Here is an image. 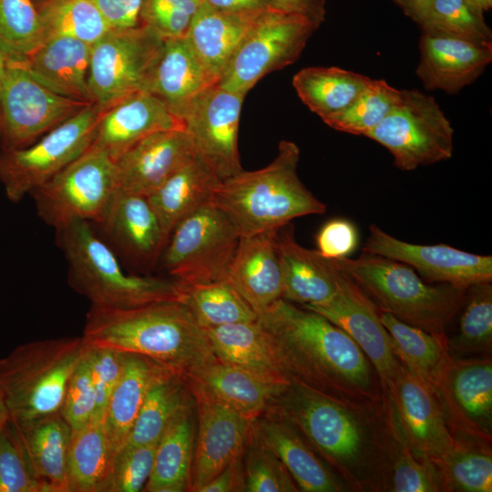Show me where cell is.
<instances>
[{
  "label": "cell",
  "instance_id": "6da1fadb",
  "mask_svg": "<svg viewBox=\"0 0 492 492\" xmlns=\"http://www.w3.org/2000/svg\"><path fill=\"white\" fill-rule=\"evenodd\" d=\"M294 425L350 491H388L396 435L388 403H343L290 384L266 410Z\"/></svg>",
  "mask_w": 492,
  "mask_h": 492
},
{
  "label": "cell",
  "instance_id": "7a4b0ae2",
  "mask_svg": "<svg viewBox=\"0 0 492 492\" xmlns=\"http://www.w3.org/2000/svg\"><path fill=\"white\" fill-rule=\"evenodd\" d=\"M257 321L290 384L352 405L384 401V389L370 360L345 332L322 314L282 298Z\"/></svg>",
  "mask_w": 492,
  "mask_h": 492
},
{
  "label": "cell",
  "instance_id": "3957f363",
  "mask_svg": "<svg viewBox=\"0 0 492 492\" xmlns=\"http://www.w3.org/2000/svg\"><path fill=\"white\" fill-rule=\"evenodd\" d=\"M81 337L90 346L142 355L184 378L217 360L206 329L179 301L131 308L91 304Z\"/></svg>",
  "mask_w": 492,
  "mask_h": 492
},
{
  "label": "cell",
  "instance_id": "277c9868",
  "mask_svg": "<svg viewBox=\"0 0 492 492\" xmlns=\"http://www.w3.org/2000/svg\"><path fill=\"white\" fill-rule=\"evenodd\" d=\"M300 149L282 140L274 159L262 169L220 181L211 203L232 222L241 237L278 231L293 219L323 214L325 205L298 175Z\"/></svg>",
  "mask_w": 492,
  "mask_h": 492
},
{
  "label": "cell",
  "instance_id": "5b68a950",
  "mask_svg": "<svg viewBox=\"0 0 492 492\" xmlns=\"http://www.w3.org/2000/svg\"><path fill=\"white\" fill-rule=\"evenodd\" d=\"M381 312L427 333L447 337L446 327L460 311L466 290L425 283L408 265L363 251L355 259L332 260Z\"/></svg>",
  "mask_w": 492,
  "mask_h": 492
},
{
  "label": "cell",
  "instance_id": "8992f818",
  "mask_svg": "<svg viewBox=\"0 0 492 492\" xmlns=\"http://www.w3.org/2000/svg\"><path fill=\"white\" fill-rule=\"evenodd\" d=\"M56 232L67 262L68 283L92 305L131 308L162 301L182 302L183 287L176 280L125 272L90 222L76 221Z\"/></svg>",
  "mask_w": 492,
  "mask_h": 492
},
{
  "label": "cell",
  "instance_id": "52a82bcc",
  "mask_svg": "<svg viewBox=\"0 0 492 492\" xmlns=\"http://www.w3.org/2000/svg\"><path fill=\"white\" fill-rule=\"evenodd\" d=\"M84 349L81 336L53 338L23 343L0 358V391L10 418L58 413Z\"/></svg>",
  "mask_w": 492,
  "mask_h": 492
},
{
  "label": "cell",
  "instance_id": "ba28073f",
  "mask_svg": "<svg viewBox=\"0 0 492 492\" xmlns=\"http://www.w3.org/2000/svg\"><path fill=\"white\" fill-rule=\"evenodd\" d=\"M107 108L93 103L32 144L0 151V181L7 198L20 201L91 147Z\"/></svg>",
  "mask_w": 492,
  "mask_h": 492
},
{
  "label": "cell",
  "instance_id": "9c48e42d",
  "mask_svg": "<svg viewBox=\"0 0 492 492\" xmlns=\"http://www.w3.org/2000/svg\"><path fill=\"white\" fill-rule=\"evenodd\" d=\"M117 190L115 160L89 148L31 195L38 216L56 231L76 221L99 223Z\"/></svg>",
  "mask_w": 492,
  "mask_h": 492
},
{
  "label": "cell",
  "instance_id": "30bf717a",
  "mask_svg": "<svg viewBox=\"0 0 492 492\" xmlns=\"http://www.w3.org/2000/svg\"><path fill=\"white\" fill-rule=\"evenodd\" d=\"M454 129L434 97L401 90V97L367 138L389 150L394 164L410 171L449 159Z\"/></svg>",
  "mask_w": 492,
  "mask_h": 492
},
{
  "label": "cell",
  "instance_id": "8fae6325",
  "mask_svg": "<svg viewBox=\"0 0 492 492\" xmlns=\"http://www.w3.org/2000/svg\"><path fill=\"white\" fill-rule=\"evenodd\" d=\"M240 238L229 218L210 202L178 223L160 260L182 284L224 280Z\"/></svg>",
  "mask_w": 492,
  "mask_h": 492
},
{
  "label": "cell",
  "instance_id": "7c38bea8",
  "mask_svg": "<svg viewBox=\"0 0 492 492\" xmlns=\"http://www.w3.org/2000/svg\"><path fill=\"white\" fill-rule=\"evenodd\" d=\"M317 28L298 15L275 9L261 13L217 84L246 96L264 76L294 63Z\"/></svg>",
  "mask_w": 492,
  "mask_h": 492
},
{
  "label": "cell",
  "instance_id": "4fadbf2b",
  "mask_svg": "<svg viewBox=\"0 0 492 492\" xmlns=\"http://www.w3.org/2000/svg\"><path fill=\"white\" fill-rule=\"evenodd\" d=\"M164 37L151 27L111 29L91 46L88 87L94 102L108 108L145 91L159 57Z\"/></svg>",
  "mask_w": 492,
  "mask_h": 492
},
{
  "label": "cell",
  "instance_id": "5bb4252c",
  "mask_svg": "<svg viewBox=\"0 0 492 492\" xmlns=\"http://www.w3.org/2000/svg\"><path fill=\"white\" fill-rule=\"evenodd\" d=\"M87 105L55 93L8 59L0 90L2 149L32 144Z\"/></svg>",
  "mask_w": 492,
  "mask_h": 492
},
{
  "label": "cell",
  "instance_id": "9a60e30c",
  "mask_svg": "<svg viewBox=\"0 0 492 492\" xmlns=\"http://www.w3.org/2000/svg\"><path fill=\"white\" fill-rule=\"evenodd\" d=\"M384 392L393 424L415 456L435 461L456 446L435 388L399 358Z\"/></svg>",
  "mask_w": 492,
  "mask_h": 492
},
{
  "label": "cell",
  "instance_id": "2e32d148",
  "mask_svg": "<svg viewBox=\"0 0 492 492\" xmlns=\"http://www.w3.org/2000/svg\"><path fill=\"white\" fill-rule=\"evenodd\" d=\"M435 390L454 438L460 443L491 446L490 356H452Z\"/></svg>",
  "mask_w": 492,
  "mask_h": 492
},
{
  "label": "cell",
  "instance_id": "e0dca14e",
  "mask_svg": "<svg viewBox=\"0 0 492 492\" xmlns=\"http://www.w3.org/2000/svg\"><path fill=\"white\" fill-rule=\"evenodd\" d=\"M244 97L214 84L193 97L179 116L196 154L220 181L242 170L238 135Z\"/></svg>",
  "mask_w": 492,
  "mask_h": 492
},
{
  "label": "cell",
  "instance_id": "ac0fdd59",
  "mask_svg": "<svg viewBox=\"0 0 492 492\" xmlns=\"http://www.w3.org/2000/svg\"><path fill=\"white\" fill-rule=\"evenodd\" d=\"M198 415L189 491L199 490L243 454L252 422L202 385L188 381Z\"/></svg>",
  "mask_w": 492,
  "mask_h": 492
},
{
  "label": "cell",
  "instance_id": "d6986e66",
  "mask_svg": "<svg viewBox=\"0 0 492 492\" xmlns=\"http://www.w3.org/2000/svg\"><path fill=\"white\" fill-rule=\"evenodd\" d=\"M363 251L405 263L430 282L467 289L492 281L491 255H479L446 244L422 245L401 241L375 224Z\"/></svg>",
  "mask_w": 492,
  "mask_h": 492
},
{
  "label": "cell",
  "instance_id": "ffe728a7",
  "mask_svg": "<svg viewBox=\"0 0 492 492\" xmlns=\"http://www.w3.org/2000/svg\"><path fill=\"white\" fill-rule=\"evenodd\" d=\"M336 281L338 292L330 302L302 307L322 314L345 332L370 360L384 389L395 370L398 357L390 335L380 321L379 310L338 268Z\"/></svg>",
  "mask_w": 492,
  "mask_h": 492
},
{
  "label": "cell",
  "instance_id": "44dd1931",
  "mask_svg": "<svg viewBox=\"0 0 492 492\" xmlns=\"http://www.w3.org/2000/svg\"><path fill=\"white\" fill-rule=\"evenodd\" d=\"M195 154L183 128L154 132L116 159L118 189L148 197Z\"/></svg>",
  "mask_w": 492,
  "mask_h": 492
},
{
  "label": "cell",
  "instance_id": "7402d4cb",
  "mask_svg": "<svg viewBox=\"0 0 492 492\" xmlns=\"http://www.w3.org/2000/svg\"><path fill=\"white\" fill-rule=\"evenodd\" d=\"M415 74L426 89L458 93L474 82L492 61V44L422 31Z\"/></svg>",
  "mask_w": 492,
  "mask_h": 492
},
{
  "label": "cell",
  "instance_id": "603a6c76",
  "mask_svg": "<svg viewBox=\"0 0 492 492\" xmlns=\"http://www.w3.org/2000/svg\"><path fill=\"white\" fill-rule=\"evenodd\" d=\"M251 432L279 458L299 491H349L307 439L286 419L264 412L253 420Z\"/></svg>",
  "mask_w": 492,
  "mask_h": 492
},
{
  "label": "cell",
  "instance_id": "cb8c5ba5",
  "mask_svg": "<svg viewBox=\"0 0 492 492\" xmlns=\"http://www.w3.org/2000/svg\"><path fill=\"white\" fill-rule=\"evenodd\" d=\"M171 128H183L181 121L161 100L139 91L105 110L90 148L105 152L116 161L145 137Z\"/></svg>",
  "mask_w": 492,
  "mask_h": 492
},
{
  "label": "cell",
  "instance_id": "d4e9b609",
  "mask_svg": "<svg viewBox=\"0 0 492 492\" xmlns=\"http://www.w3.org/2000/svg\"><path fill=\"white\" fill-rule=\"evenodd\" d=\"M111 241L133 264L150 268L167 239L147 197L118 189L99 222Z\"/></svg>",
  "mask_w": 492,
  "mask_h": 492
},
{
  "label": "cell",
  "instance_id": "484cf974",
  "mask_svg": "<svg viewBox=\"0 0 492 492\" xmlns=\"http://www.w3.org/2000/svg\"><path fill=\"white\" fill-rule=\"evenodd\" d=\"M276 233L241 237L224 277L258 315L282 298Z\"/></svg>",
  "mask_w": 492,
  "mask_h": 492
},
{
  "label": "cell",
  "instance_id": "4316f807",
  "mask_svg": "<svg viewBox=\"0 0 492 492\" xmlns=\"http://www.w3.org/2000/svg\"><path fill=\"white\" fill-rule=\"evenodd\" d=\"M282 280V299L302 306L322 305L338 292L337 268L315 250L300 245L291 223L276 233Z\"/></svg>",
  "mask_w": 492,
  "mask_h": 492
},
{
  "label": "cell",
  "instance_id": "83f0119b",
  "mask_svg": "<svg viewBox=\"0 0 492 492\" xmlns=\"http://www.w3.org/2000/svg\"><path fill=\"white\" fill-rule=\"evenodd\" d=\"M91 46L68 36L49 37L16 62L55 93L92 104L95 102L88 87Z\"/></svg>",
  "mask_w": 492,
  "mask_h": 492
},
{
  "label": "cell",
  "instance_id": "f1b7e54d",
  "mask_svg": "<svg viewBox=\"0 0 492 492\" xmlns=\"http://www.w3.org/2000/svg\"><path fill=\"white\" fill-rule=\"evenodd\" d=\"M214 84L217 81L184 36L165 38L145 92L161 100L179 118L193 97Z\"/></svg>",
  "mask_w": 492,
  "mask_h": 492
},
{
  "label": "cell",
  "instance_id": "f546056e",
  "mask_svg": "<svg viewBox=\"0 0 492 492\" xmlns=\"http://www.w3.org/2000/svg\"><path fill=\"white\" fill-rule=\"evenodd\" d=\"M220 179L195 154L147 199L168 240L183 219L210 203Z\"/></svg>",
  "mask_w": 492,
  "mask_h": 492
},
{
  "label": "cell",
  "instance_id": "4dcf8cb0",
  "mask_svg": "<svg viewBox=\"0 0 492 492\" xmlns=\"http://www.w3.org/2000/svg\"><path fill=\"white\" fill-rule=\"evenodd\" d=\"M170 373L174 372L151 359L126 354L102 422L116 453L125 445L149 389Z\"/></svg>",
  "mask_w": 492,
  "mask_h": 492
},
{
  "label": "cell",
  "instance_id": "1f68e13d",
  "mask_svg": "<svg viewBox=\"0 0 492 492\" xmlns=\"http://www.w3.org/2000/svg\"><path fill=\"white\" fill-rule=\"evenodd\" d=\"M261 14L224 13L200 3L184 37L217 82Z\"/></svg>",
  "mask_w": 492,
  "mask_h": 492
},
{
  "label": "cell",
  "instance_id": "d6a6232c",
  "mask_svg": "<svg viewBox=\"0 0 492 492\" xmlns=\"http://www.w3.org/2000/svg\"><path fill=\"white\" fill-rule=\"evenodd\" d=\"M13 423L43 491L68 492L67 464L72 429L61 414Z\"/></svg>",
  "mask_w": 492,
  "mask_h": 492
},
{
  "label": "cell",
  "instance_id": "836d02e7",
  "mask_svg": "<svg viewBox=\"0 0 492 492\" xmlns=\"http://www.w3.org/2000/svg\"><path fill=\"white\" fill-rule=\"evenodd\" d=\"M186 380L197 383L236 410L256 418L288 384H274L241 367L216 360Z\"/></svg>",
  "mask_w": 492,
  "mask_h": 492
},
{
  "label": "cell",
  "instance_id": "e575fe53",
  "mask_svg": "<svg viewBox=\"0 0 492 492\" xmlns=\"http://www.w3.org/2000/svg\"><path fill=\"white\" fill-rule=\"evenodd\" d=\"M206 331L217 360L245 369L266 381L290 384L258 321L224 324Z\"/></svg>",
  "mask_w": 492,
  "mask_h": 492
},
{
  "label": "cell",
  "instance_id": "d590c367",
  "mask_svg": "<svg viewBox=\"0 0 492 492\" xmlns=\"http://www.w3.org/2000/svg\"><path fill=\"white\" fill-rule=\"evenodd\" d=\"M193 407L177 416L158 441L152 471L143 491H189L194 448Z\"/></svg>",
  "mask_w": 492,
  "mask_h": 492
},
{
  "label": "cell",
  "instance_id": "8d00e7d4",
  "mask_svg": "<svg viewBox=\"0 0 492 492\" xmlns=\"http://www.w3.org/2000/svg\"><path fill=\"white\" fill-rule=\"evenodd\" d=\"M371 81L337 67H311L293 76L292 86L302 103L323 121L350 106Z\"/></svg>",
  "mask_w": 492,
  "mask_h": 492
},
{
  "label": "cell",
  "instance_id": "74e56055",
  "mask_svg": "<svg viewBox=\"0 0 492 492\" xmlns=\"http://www.w3.org/2000/svg\"><path fill=\"white\" fill-rule=\"evenodd\" d=\"M116 452L103 423L72 431L67 464L68 492H104Z\"/></svg>",
  "mask_w": 492,
  "mask_h": 492
},
{
  "label": "cell",
  "instance_id": "f35d334b",
  "mask_svg": "<svg viewBox=\"0 0 492 492\" xmlns=\"http://www.w3.org/2000/svg\"><path fill=\"white\" fill-rule=\"evenodd\" d=\"M194 405L187 380L169 374L149 389L123 446L157 444L169 425Z\"/></svg>",
  "mask_w": 492,
  "mask_h": 492
},
{
  "label": "cell",
  "instance_id": "ab89813d",
  "mask_svg": "<svg viewBox=\"0 0 492 492\" xmlns=\"http://www.w3.org/2000/svg\"><path fill=\"white\" fill-rule=\"evenodd\" d=\"M396 356L412 372L435 388L452 355L447 337L427 333L379 311Z\"/></svg>",
  "mask_w": 492,
  "mask_h": 492
},
{
  "label": "cell",
  "instance_id": "60d3db41",
  "mask_svg": "<svg viewBox=\"0 0 492 492\" xmlns=\"http://www.w3.org/2000/svg\"><path fill=\"white\" fill-rule=\"evenodd\" d=\"M180 283V282H179ZM184 302L199 323L211 328L236 323L255 322L258 313L226 281L182 284Z\"/></svg>",
  "mask_w": 492,
  "mask_h": 492
},
{
  "label": "cell",
  "instance_id": "b9f144b4",
  "mask_svg": "<svg viewBox=\"0 0 492 492\" xmlns=\"http://www.w3.org/2000/svg\"><path fill=\"white\" fill-rule=\"evenodd\" d=\"M458 331L447 338L453 357L490 356L492 348V285L484 282L470 286L461 307Z\"/></svg>",
  "mask_w": 492,
  "mask_h": 492
},
{
  "label": "cell",
  "instance_id": "7bdbcfd3",
  "mask_svg": "<svg viewBox=\"0 0 492 492\" xmlns=\"http://www.w3.org/2000/svg\"><path fill=\"white\" fill-rule=\"evenodd\" d=\"M36 5L44 40L68 36L93 45L111 30L92 0H42Z\"/></svg>",
  "mask_w": 492,
  "mask_h": 492
},
{
  "label": "cell",
  "instance_id": "ee69618b",
  "mask_svg": "<svg viewBox=\"0 0 492 492\" xmlns=\"http://www.w3.org/2000/svg\"><path fill=\"white\" fill-rule=\"evenodd\" d=\"M433 462L443 491H492L491 446L457 442L454 449Z\"/></svg>",
  "mask_w": 492,
  "mask_h": 492
},
{
  "label": "cell",
  "instance_id": "f6af8a7d",
  "mask_svg": "<svg viewBox=\"0 0 492 492\" xmlns=\"http://www.w3.org/2000/svg\"><path fill=\"white\" fill-rule=\"evenodd\" d=\"M400 97L401 90L384 80L372 79L350 106L323 122L335 130L366 137L388 115Z\"/></svg>",
  "mask_w": 492,
  "mask_h": 492
},
{
  "label": "cell",
  "instance_id": "bcb514c9",
  "mask_svg": "<svg viewBox=\"0 0 492 492\" xmlns=\"http://www.w3.org/2000/svg\"><path fill=\"white\" fill-rule=\"evenodd\" d=\"M43 41L34 0H0V49L9 60H24Z\"/></svg>",
  "mask_w": 492,
  "mask_h": 492
},
{
  "label": "cell",
  "instance_id": "7dc6e473",
  "mask_svg": "<svg viewBox=\"0 0 492 492\" xmlns=\"http://www.w3.org/2000/svg\"><path fill=\"white\" fill-rule=\"evenodd\" d=\"M422 31L446 34L480 44H492V32L466 0H433L417 23Z\"/></svg>",
  "mask_w": 492,
  "mask_h": 492
},
{
  "label": "cell",
  "instance_id": "c3c4849f",
  "mask_svg": "<svg viewBox=\"0 0 492 492\" xmlns=\"http://www.w3.org/2000/svg\"><path fill=\"white\" fill-rule=\"evenodd\" d=\"M245 446L247 453L242 463L247 492L299 491L282 463L256 439L251 430Z\"/></svg>",
  "mask_w": 492,
  "mask_h": 492
},
{
  "label": "cell",
  "instance_id": "681fc988",
  "mask_svg": "<svg viewBox=\"0 0 492 492\" xmlns=\"http://www.w3.org/2000/svg\"><path fill=\"white\" fill-rule=\"evenodd\" d=\"M0 492H44L11 419L0 432Z\"/></svg>",
  "mask_w": 492,
  "mask_h": 492
},
{
  "label": "cell",
  "instance_id": "f907efd6",
  "mask_svg": "<svg viewBox=\"0 0 492 492\" xmlns=\"http://www.w3.org/2000/svg\"><path fill=\"white\" fill-rule=\"evenodd\" d=\"M395 430L396 440L388 491H443L441 477L435 463L428 458L415 456L400 437L395 427Z\"/></svg>",
  "mask_w": 492,
  "mask_h": 492
},
{
  "label": "cell",
  "instance_id": "816d5d0a",
  "mask_svg": "<svg viewBox=\"0 0 492 492\" xmlns=\"http://www.w3.org/2000/svg\"><path fill=\"white\" fill-rule=\"evenodd\" d=\"M157 444L123 446L114 458L104 492L143 490L153 467Z\"/></svg>",
  "mask_w": 492,
  "mask_h": 492
},
{
  "label": "cell",
  "instance_id": "f5cc1de1",
  "mask_svg": "<svg viewBox=\"0 0 492 492\" xmlns=\"http://www.w3.org/2000/svg\"><path fill=\"white\" fill-rule=\"evenodd\" d=\"M84 356L96 393L97 407L93 421L102 423L110 396L122 374L126 353L85 343Z\"/></svg>",
  "mask_w": 492,
  "mask_h": 492
},
{
  "label": "cell",
  "instance_id": "db71d44e",
  "mask_svg": "<svg viewBox=\"0 0 492 492\" xmlns=\"http://www.w3.org/2000/svg\"><path fill=\"white\" fill-rule=\"evenodd\" d=\"M200 0H145L142 25L164 38L185 36Z\"/></svg>",
  "mask_w": 492,
  "mask_h": 492
},
{
  "label": "cell",
  "instance_id": "11a10c76",
  "mask_svg": "<svg viewBox=\"0 0 492 492\" xmlns=\"http://www.w3.org/2000/svg\"><path fill=\"white\" fill-rule=\"evenodd\" d=\"M96 407V393L83 354L68 382L59 413L75 431L94 420Z\"/></svg>",
  "mask_w": 492,
  "mask_h": 492
},
{
  "label": "cell",
  "instance_id": "9f6ffc18",
  "mask_svg": "<svg viewBox=\"0 0 492 492\" xmlns=\"http://www.w3.org/2000/svg\"><path fill=\"white\" fill-rule=\"evenodd\" d=\"M358 231L355 225L343 218L325 222L315 236L316 251L323 258L335 260L347 258L357 248Z\"/></svg>",
  "mask_w": 492,
  "mask_h": 492
},
{
  "label": "cell",
  "instance_id": "6f0895ef",
  "mask_svg": "<svg viewBox=\"0 0 492 492\" xmlns=\"http://www.w3.org/2000/svg\"><path fill=\"white\" fill-rule=\"evenodd\" d=\"M113 30H126L142 26L145 0H92Z\"/></svg>",
  "mask_w": 492,
  "mask_h": 492
},
{
  "label": "cell",
  "instance_id": "680465c9",
  "mask_svg": "<svg viewBox=\"0 0 492 492\" xmlns=\"http://www.w3.org/2000/svg\"><path fill=\"white\" fill-rule=\"evenodd\" d=\"M246 491L242 455L230 463L199 492Z\"/></svg>",
  "mask_w": 492,
  "mask_h": 492
},
{
  "label": "cell",
  "instance_id": "91938a15",
  "mask_svg": "<svg viewBox=\"0 0 492 492\" xmlns=\"http://www.w3.org/2000/svg\"><path fill=\"white\" fill-rule=\"evenodd\" d=\"M272 9L303 16L321 26L325 18V0H268Z\"/></svg>",
  "mask_w": 492,
  "mask_h": 492
},
{
  "label": "cell",
  "instance_id": "94428289",
  "mask_svg": "<svg viewBox=\"0 0 492 492\" xmlns=\"http://www.w3.org/2000/svg\"><path fill=\"white\" fill-rule=\"evenodd\" d=\"M215 10L238 15H258L272 9L268 0H200Z\"/></svg>",
  "mask_w": 492,
  "mask_h": 492
},
{
  "label": "cell",
  "instance_id": "6125c7cd",
  "mask_svg": "<svg viewBox=\"0 0 492 492\" xmlns=\"http://www.w3.org/2000/svg\"><path fill=\"white\" fill-rule=\"evenodd\" d=\"M403 12L415 22L418 23L433 0H393Z\"/></svg>",
  "mask_w": 492,
  "mask_h": 492
},
{
  "label": "cell",
  "instance_id": "be15d7a7",
  "mask_svg": "<svg viewBox=\"0 0 492 492\" xmlns=\"http://www.w3.org/2000/svg\"><path fill=\"white\" fill-rule=\"evenodd\" d=\"M470 5L479 14L484 15L492 6V0H466Z\"/></svg>",
  "mask_w": 492,
  "mask_h": 492
},
{
  "label": "cell",
  "instance_id": "e7e4bbea",
  "mask_svg": "<svg viewBox=\"0 0 492 492\" xmlns=\"http://www.w3.org/2000/svg\"><path fill=\"white\" fill-rule=\"evenodd\" d=\"M10 419V415L5 405L4 396L0 391V432Z\"/></svg>",
  "mask_w": 492,
  "mask_h": 492
},
{
  "label": "cell",
  "instance_id": "03108f58",
  "mask_svg": "<svg viewBox=\"0 0 492 492\" xmlns=\"http://www.w3.org/2000/svg\"><path fill=\"white\" fill-rule=\"evenodd\" d=\"M8 59L7 56L0 49V90Z\"/></svg>",
  "mask_w": 492,
  "mask_h": 492
}]
</instances>
